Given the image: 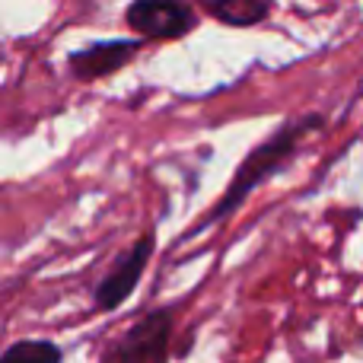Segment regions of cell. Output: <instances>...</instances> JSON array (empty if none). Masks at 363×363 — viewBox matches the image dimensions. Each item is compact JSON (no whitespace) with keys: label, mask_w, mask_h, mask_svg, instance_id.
Instances as JSON below:
<instances>
[{"label":"cell","mask_w":363,"mask_h":363,"mask_svg":"<svg viewBox=\"0 0 363 363\" xmlns=\"http://www.w3.org/2000/svg\"><path fill=\"white\" fill-rule=\"evenodd\" d=\"M140 51V42L134 38H112V42H93L86 48L74 51L67 57V67L74 74V80H99V77H108L115 70H121L128 61H134Z\"/></svg>","instance_id":"5b68a950"},{"label":"cell","mask_w":363,"mask_h":363,"mask_svg":"<svg viewBox=\"0 0 363 363\" xmlns=\"http://www.w3.org/2000/svg\"><path fill=\"white\" fill-rule=\"evenodd\" d=\"M153 249H157V236H153V233H144V236H140L138 242L115 262V268L102 277L99 287H96V294H93L96 309H102V313H115V309L134 294V287H138V281H140V274H144L147 262H150Z\"/></svg>","instance_id":"3957f363"},{"label":"cell","mask_w":363,"mask_h":363,"mask_svg":"<svg viewBox=\"0 0 363 363\" xmlns=\"http://www.w3.org/2000/svg\"><path fill=\"white\" fill-rule=\"evenodd\" d=\"M204 13L223 26H239V29H245V26L264 23V19L271 16V4H264V0H226V4H207Z\"/></svg>","instance_id":"8992f818"},{"label":"cell","mask_w":363,"mask_h":363,"mask_svg":"<svg viewBox=\"0 0 363 363\" xmlns=\"http://www.w3.org/2000/svg\"><path fill=\"white\" fill-rule=\"evenodd\" d=\"M125 19L147 38H179L198 26V10L176 0H138L128 6Z\"/></svg>","instance_id":"277c9868"},{"label":"cell","mask_w":363,"mask_h":363,"mask_svg":"<svg viewBox=\"0 0 363 363\" xmlns=\"http://www.w3.org/2000/svg\"><path fill=\"white\" fill-rule=\"evenodd\" d=\"M172 338V309H157L144 315L138 325L128 328V335L112 347L108 363H166Z\"/></svg>","instance_id":"7a4b0ae2"},{"label":"cell","mask_w":363,"mask_h":363,"mask_svg":"<svg viewBox=\"0 0 363 363\" xmlns=\"http://www.w3.org/2000/svg\"><path fill=\"white\" fill-rule=\"evenodd\" d=\"M61 347L55 341L45 338H29V341H16L4 351L0 363H61Z\"/></svg>","instance_id":"52a82bcc"},{"label":"cell","mask_w":363,"mask_h":363,"mask_svg":"<svg viewBox=\"0 0 363 363\" xmlns=\"http://www.w3.org/2000/svg\"><path fill=\"white\" fill-rule=\"evenodd\" d=\"M315 128H322V115H306V118H296V121H290V125L277 128L268 140H262V144H258L255 150H252L249 157L239 163L236 176L230 179V188H226V191L217 198V204H213L211 211H207L204 217H201L198 223L185 233V236H182V242L194 239L198 233H204L207 226L217 223V220L230 217V213L236 211V207L242 204V201L271 176V172L281 169V163H287L290 153L296 150V144H300L309 131H315Z\"/></svg>","instance_id":"6da1fadb"}]
</instances>
